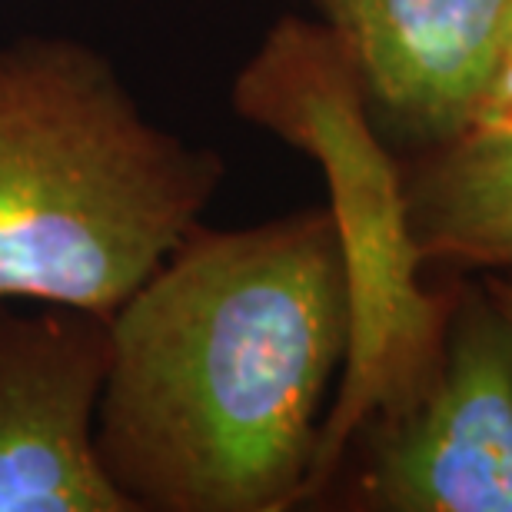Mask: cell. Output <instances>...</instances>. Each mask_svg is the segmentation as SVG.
Returning a JSON list of instances; mask_svg holds the SVG:
<instances>
[{
    "mask_svg": "<svg viewBox=\"0 0 512 512\" xmlns=\"http://www.w3.org/2000/svg\"><path fill=\"white\" fill-rule=\"evenodd\" d=\"M110 330L97 456L130 512L306 506L353 336L330 207L197 223Z\"/></svg>",
    "mask_w": 512,
    "mask_h": 512,
    "instance_id": "cell-1",
    "label": "cell"
},
{
    "mask_svg": "<svg viewBox=\"0 0 512 512\" xmlns=\"http://www.w3.org/2000/svg\"><path fill=\"white\" fill-rule=\"evenodd\" d=\"M213 147L143 114L80 37L0 44V300L114 313L223 187Z\"/></svg>",
    "mask_w": 512,
    "mask_h": 512,
    "instance_id": "cell-2",
    "label": "cell"
},
{
    "mask_svg": "<svg viewBox=\"0 0 512 512\" xmlns=\"http://www.w3.org/2000/svg\"><path fill=\"white\" fill-rule=\"evenodd\" d=\"M233 104L323 163L330 177L326 207L350 270V356L326 416L313 499L346 433L406 393L436 360L453 280L439 290L429 286L409 227L399 157L373 130L350 60L320 20L283 17L240 74Z\"/></svg>",
    "mask_w": 512,
    "mask_h": 512,
    "instance_id": "cell-3",
    "label": "cell"
},
{
    "mask_svg": "<svg viewBox=\"0 0 512 512\" xmlns=\"http://www.w3.org/2000/svg\"><path fill=\"white\" fill-rule=\"evenodd\" d=\"M310 506L512 512V330L479 273H453L436 360L346 433Z\"/></svg>",
    "mask_w": 512,
    "mask_h": 512,
    "instance_id": "cell-4",
    "label": "cell"
},
{
    "mask_svg": "<svg viewBox=\"0 0 512 512\" xmlns=\"http://www.w3.org/2000/svg\"><path fill=\"white\" fill-rule=\"evenodd\" d=\"M110 313L0 300V512H130L97 456Z\"/></svg>",
    "mask_w": 512,
    "mask_h": 512,
    "instance_id": "cell-5",
    "label": "cell"
},
{
    "mask_svg": "<svg viewBox=\"0 0 512 512\" xmlns=\"http://www.w3.org/2000/svg\"><path fill=\"white\" fill-rule=\"evenodd\" d=\"M396 157L463 130L512 40V0H313Z\"/></svg>",
    "mask_w": 512,
    "mask_h": 512,
    "instance_id": "cell-6",
    "label": "cell"
},
{
    "mask_svg": "<svg viewBox=\"0 0 512 512\" xmlns=\"http://www.w3.org/2000/svg\"><path fill=\"white\" fill-rule=\"evenodd\" d=\"M426 270H512V150L446 140L399 157Z\"/></svg>",
    "mask_w": 512,
    "mask_h": 512,
    "instance_id": "cell-7",
    "label": "cell"
},
{
    "mask_svg": "<svg viewBox=\"0 0 512 512\" xmlns=\"http://www.w3.org/2000/svg\"><path fill=\"white\" fill-rule=\"evenodd\" d=\"M449 140L512 150V40L483 84V90H479V97L473 100V110H469L463 130Z\"/></svg>",
    "mask_w": 512,
    "mask_h": 512,
    "instance_id": "cell-8",
    "label": "cell"
},
{
    "mask_svg": "<svg viewBox=\"0 0 512 512\" xmlns=\"http://www.w3.org/2000/svg\"><path fill=\"white\" fill-rule=\"evenodd\" d=\"M486 283V290L493 293L496 306L503 310L509 330H512V270H493V273H479Z\"/></svg>",
    "mask_w": 512,
    "mask_h": 512,
    "instance_id": "cell-9",
    "label": "cell"
}]
</instances>
